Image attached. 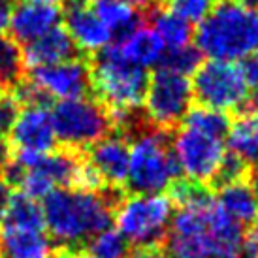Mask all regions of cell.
Masks as SVG:
<instances>
[{
    "instance_id": "cell-1",
    "label": "cell",
    "mask_w": 258,
    "mask_h": 258,
    "mask_svg": "<svg viewBox=\"0 0 258 258\" xmlns=\"http://www.w3.org/2000/svg\"><path fill=\"white\" fill-rule=\"evenodd\" d=\"M172 258H239L243 228L219 206L215 196L181 206L164 239Z\"/></svg>"
},
{
    "instance_id": "cell-2",
    "label": "cell",
    "mask_w": 258,
    "mask_h": 258,
    "mask_svg": "<svg viewBox=\"0 0 258 258\" xmlns=\"http://www.w3.org/2000/svg\"><path fill=\"white\" fill-rule=\"evenodd\" d=\"M43 219L57 247L83 251L85 243L111 226L115 209L98 192L55 188L43 198Z\"/></svg>"
},
{
    "instance_id": "cell-3",
    "label": "cell",
    "mask_w": 258,
    "mask_h": 258,
    "mask_svg": "<svg viewBox=\"0 0 258 258\" xmlns=\"http://www.w3.org/2000/svg\"><path fill=\"white\" fill-rule=\"evenodd\" d=\"M202 55L217 60H236L258 51V10L237 2H219L194 32Z\"/></svg>"
},
{
    "instance_id": "cell-4",
    "label": "cell",
    "mask_w": 258,
    "mask_h": 258,
    "mask_svg": "<svg viewBox=\"0 0 258 258\" xmlns=\"http://www.w3.org/2000/svg\"><path fill=\"white\" fill-rule=\"evenodd\" d=\"M173 130L153 124L128 140L130 158L124 190L128 194H157L181 175L172 145Z\"/></svg>"
},
{
    "instance_id": "cell-5",
    "label": "cell",
    "mask_w": 258,
    "mask_h": 258,
    "mask_svg": "<svg viewBox=\"0 0 258 258\" xmlns=\"http://www.w3.org/2000/svg\"><path fill=\"white\" fill-rule=\"evenodd\" d=\"M91 96L106 109L142 108L149 76L121 55L117 43H108L89 57Z\"/></svg>"
},
{
    "instance_id": "cell-6",
    "label": "cell",
    "mask_w": 258,
    "mask_h": 258,
    "mask_svg": "<svg viewBox=\"0 0 258 258\" xmlns=\"http://www.w3.org/2000/svg\"><path fill=\"white\" fill-rule=\"evenodd\" d=\"M173 204L164 194H128L115 211V222L128 243L136 247H164Z\"/></svg>"
},
{
    "instance_id": "cell-7",
    "label": "cell",
    "mask_w": 258,
    "mask_h": 258,
    "mask_svg": "<svg viewBox=\"0 0 258 258\" xmlns=\"http://www.w3.org/2000/svg\"><path fill=\"white\" fill-rule=\"evenodd\" d=\"M51 119L55 138L62 147L76 151L96 144L113 130L108 109L98 100H93V96L58 102L53 108Z\"/></svg>"
},
{
    "instance_id": "cell-8",
    "label": "cell",
    "mask_w": 258,
    "mask_h": 258,
    "mask_svg": "<svg viewBox=\"0 0 258 258\" xmlns=\"http://www.w3.org/2000/svg\"><path fill=\"white\" fill-rule=\"evenodd\" d=\"M190 85L196 104L217 111H234L249 89L239 64L217 58L202 62Z\"/></svg>"
},
{
    "instance_id": "cell-9",
    "label": "cell",
    "mask_w": 258,
    "mask_h": 258,
    "mask_svg": "<svg viewBox=\"0 0 258 258\" xmlns=\"http://www.w3.org/2000/svg\"><path fill=\"white\" fill-rule=\"evenodd\" d=\"M145 113L153 124L175 130L192 106V85L186 76L157 68L145 93Z\"/></svg>"
},
{
    "instance_id": "cell-10",
    "label": "cell",
    "mask_w": 258,
    "mask_h": 258,
    "mask_svg": "<svg viewBox=\"0 0 258 258\" xmlns=\"http://www.w3.org/2000/svg\"><path fill=\"white\" fill-rule=\"evenodd\" d=\"M173 153L186 179L209 185L224 157V140L181 124L173 130ZM213 190V188H211Z\"/></svg>"
},
{
    "instance_id": "cell-11",
    "label": "cell",
    "mask_w": 258,
    "mask_h": 258,
    "mask_svg": "<svg viewBox=\"0 0 258 258\" xmlns=\"http://www.w3.org/2000/svg\"><path fill=\"white\" fill-rule=\"evenodd\" d=\"M29 79L43 89L51 98H85L91 94V68L89 57H79L53 66H40L27 70Z\"/></svg>"
},
{
    "instance_id": "cell-12",
    "label": "cell",
    "mask_w": 258,
    "mask_h": 258,
    "mask_svg": "<svg viewBox=\"0 0 258 258\" xmlns=\"http://www.w3.org/2000/svg\"><path fill=\"white\" fill-rule=\"evenodd\" d=\"M10 151L49 153L57 147L49 108H23L8 132Z\"/></svg>"
},
{
    "instance_id": "cell-13",
    "label": "cell",
    "mask_w": 258,
    "mask_h": 258,
    "mask_svg": "<svg viewBox=\"0 0 258 258\" xmlns=\"http://www.w3.org/2000/svg\"><path fill=\"white\" fill-rule=\"evenodd\" d=\"M83 155L108 185L124 186L130 158V144L126 138L111 132L96 144L85 147Z\"/></svg>"
},
{
    "instance_id": "cell-14",
    "label": "cell",
    "mask_w": 258,
    "mask_h": 258,
    "mask_svg": "<svg viewBox=\"0 0 258 258\" xmlns=\"http://www.w3.org/2000/svg\"><path fill=\"white\" fill-rule=\"evenodd\" d=\"M62 19V10L49 4L23 0L15 4L10 17V34L17 43H30L55 29Z\"/></svg>"
},
{
    "instance_id": "cell-15",
    "label": "cell",
    "mask_w": 258,
    "mask_h": 258,
    "mask_svg": "<svg viewBox=\"0 0 258 258\" xmlns=\"http://www.w3.org/2000/svg\"><path fill=\"white\" fill-rule=\"evenodd\" d=\"M79 57H87V55H83L78 49L68 30L60 25H57L55 29H51L47 34L40 36L34 42L27 43L23 49L25 70H32L40 66H53Z\"/></svg>"
},
{
    "instance_id": "cell-16",
    "label": "cell",
    "mask_w": 258,
    "mask_h": 258,
    "mask_svg": "<svg viewBox=\"0 0 258 258\" xmlns=\"http://www.w3.org/2000/svg\"><path fill=\"white\" fill-rule=\"evenodd\" d=\"M62 17L66 19L68 34L72 36L78 49L87 57L106 47L113 40L109 29L89 6L66 4V12H62Z\"/></svg>"
},
{
    "instance_id": "cell-17",
    "label": "cell",
    "mask_w": 258,
    "mask_h": 258,
    "mask_svg": "<svg viewBox=\"0 0 258 258\" xmlns=\"http://www.w3.org/2000/svg\"><path fill=\"white\" fill-rule=\"evenodd\" d=\"M217 202L241 228L258 222V196L249 179H239L217 188Z\"/></svg>"
},
{
    "instance_id": "cell-18",
    "label": "cell",
    "mask_w": 258,
    "mask_h": 258,
    "mask_svg": "<svg viewBox=\"0 0 258 258\" xmlns=\"http://www.w3.org/2000/svg\"><path fill=\"white\" fill-rule=\"evenodd\" d=\"M53 245L43 232L0 226V256L51 258Z\"/></svg>"
},
{
    "instance_id": "cell-19",
    "label": "cell",
    "mask_w": 258,
    "mask_h": 258,
    "mask_svg": "<svg viewBox=\"0 0 258 258\" xmlns=\"http://www.w3.org/2000/svg\"><path fill=\"white\" fill-rule=\"evenodd\" d=\"M142 14H144V21L153 25V30L157 32V36L170 49L188 45L192 40V25L177 14H173L172 10H168L164 4H158V6L145 10Z\"/></svg>"
},
{
    "instance_id": "cell-20",
    "label": "cell",
    "mask_w": 258,
    "mask_h": 258,
    "mask_svg": "<svg viewBox=\"0 0 258 258\" xmlns=\"http://www.w3.org/2000/svg\"><path fill=\"white\" fill-rule=\"evenodd\" d=\"M94 14L111 32L115 42H121L144 25V14L122 0H94Z\"/></svg>"
},
{
    "instance_id": "cell-21",
    "label": "cell",
    "mask_w": 258,
    "mask_h": 258,
    "mask_svg": "<svg viewBox=\"0 0 258 258\" xmlns=\"http://www.w3.org/2000/svg\"><path fill=\"white\" fill-rule=\"evenodd\" d=\"M119 45L121 55L128 62L140 68H153L158 64V60L164 53V43L157 36V32L147 27H140L130 36H126L121 42H115Z\"/></svg>"
},
{
    "instance_id": "cell-22",
    "label": "cell",
    "mask_w": 258,
    "mask_h": 258,
    "mask_svg": "<svg viewBox=\"0 0 258 258\" xmlns=\"http://www.w3.org/2000/svg\"><path fill=\"white\" fill-rule=\"evenodd\" d=\"M0 224L8 226V228L45 232V219H43L42 206L23 192L12 194L6 209V215H4Z\"/></svg>"
},
{
    "instance_id": "cell-23",
    "label": "cell",
    "mask_w": 258,
    "mask_h": 258,
    "mask_svg": "<svg viewBox=\"0 0 258 258\" xmlns=\"http://www.w3.org/2000/svg\"><path fill=\"white\" fill-rule=\"evenodd\" d=\"M228 149L237 155L245 164H258V115L237 117L228 130Z\"/></svg>"
},
{
    "instance_id": "cell-24",
    "label": "cell",
    "mask_w": 258,
    "mask_h": 258,
    "mask_svg": "<svg viewBox=\"0 0 258 258\" xmlns=\"http://www.w3.org/2000/svg\"><path fill=\"white\" fill-rule=\"evenodd\" d=\"M181 124L202 130V132H208V134L221 138V140H226L232 119L224 111H217V109L204 108V106L196 104L194 108H190L186 111Z\"/></svg>"
},
{
    "instance_id": "cell-25",
    "label": "cell",
    "mask_w": 258,
    "mask_h": 258,
    "mask_svg": "<svg viewBox=\"0 0 258 258\" xmlns=\"http://www.w3.org/2000/svg\"><path fill=\"white\" fill-rule=\"evenodd\" d=\"M132 249L134 247L128 243V239L113 228L94 234L83 247V251L93 254L94 258H128Z\"/></svg>"
},
{
    "instance_id": "cell-26",
    "label": "cell",
    "mask_w": 258,
    "mask_h": 258,
    "mask_svg": "<svg viewBox=\"0 0 258 258\" xmlns=\"http://www.w3.org/2000/svg\"><path fill=\"white\" fill-rule=\"evenodd\" d=\"M23 49L12 36L0 34V83L4 89L14 87L25 78Z\"/></svg>"
},
{
    "instance_id": "cell-27",
    "label": "cell",
    "mask_w": 258,
    "mask_h": 258,
    "mask_svg": "<svg viewBox=\"0 0 258 258\" xmlns=\"http://www.w3.org/2000/svg\"><path fill=\"white\" fill-rule=\"evenodd\" d=\"M204 62V55L198 47H192L190 43L188 45H183V47H175V49H170L162 53V57L158 60V68H164V70H170L173 74H179V76H190L194 74L200 64Z\"/></svg>"
},
{
    "instance_id": "cell-28",
    "label": "cell",
    "mask_w": 258,
    "mask_h": 258,
    "mask_svg": "<svg viewBox=\"0 0 258 258\" xmlns=\"http://www.w3.org/2000/svg\"><path fill=\"white\" fill-rule=\"evenodd\" d=\"M162 4L188 23H202L213 10L215 0H162Z\"/></svg>"
},
{
    "instance_id": "cell-29",
    "label": "cell",
    "mask_w": 258,
    "mask_h": 258,
    "mask_svg": "<svg viewBox=\"0 0 258 258\" xmlns=\"http://www.w3.org/2000/svg\"><path fill=\"white\" fill-rule=\"evenodd\" d=\"M19 188H21L23 194H27L32 200H43L57 186H55V183L42 170H38V168H27Z\"/></svg>"
},
{
    "instance_id": "cell-30",
    "label": "cell",
    "mask_w": 258,
    "mask_h": 258,
    "mask_svg": "<svg viewBox=\"0 0 258 258\" xmlns=\"http://www.w3.org/2000/svg\"><path fill=\"white\" fill-rule=\"evenodd\" d=\"M21 108L17 106V102L12 98V94L4 91V93H0V134L2 136H6L10 128H12V124H14L15 117L19 115Z\"/></svg>"
},
{
    "instance_id": "cell-31",
    "label": "cell",
    "mask_w": 258,
    "mask_h": 258,
    "mask_svg": "<svg viewBox=\"0 0 258 258\" xmlns=\"http://www.w3.org/2000/svg\"><path fill=\"white\" fill-rule=\"evenodd\" d=\"M239 68H241V74H243L247 87L258 89V51L243 57V62L239 64Z\"/></svg>"
},
{
    "instance_id": "cell-32",
    "label": "cell",
    "mask_w": 258,
    "mask_h": 258,
    "mask_svg": "<svg viewBox=\"0 0 258 258\" xmlns=\"http://www.w3.org/2000/svg\"><path fill=\"white\" fill-rule=\"evenodd\" d=\"M236 117H245V115H258V89H251L247 91L243 96V100L237 104V108L234 109Z\"/></svg>"
},
{
    "instance_id": "cell-33",
    "label": "cell",
    "mask_w": 258,
    "mask_h": 258,
    "mask_svg": "<svg viewBox=\"0 0 258 258\" xmlns=\"http://www.w3.org/2000/svg\"><path fill=\"white\" fill-rule=\"evenodd\" d=\"M243 252L249 256H258V222L243 230Z\"/></svg>"
},
{
    "instance_id": "cell-34",
    "label": "cell",
    "mask_w": 258,
    "mask_h": 258,
    "mask_svg": "<svg viewBox=\"0 0 258 258\" xmlns=\"http://www.w3.org/2000/svg\"><path fill=\"white\" fill-rule=\"evenodd\" d=\"M128 258H172L164 247H136Z\"/></svg>"
},
{
    "instance_id": "cell-35",
    "label": "cell",
    "mask_w": 258,
    "mask_h": 258,
    "mask_svg": "<svg viewBox=\"0 0 258 258\" xmlns=\"http://www.w3.org/2000/svg\"><path fill=\"white\" fill-rule=\"evenodd\" d=\"M12 10H14V0H0V34H2V32L8 29V25H10Z\"/></svg>"
},
{
    "instance_id": "cell-36",
    "label": "cell",
    "mask_w": 258,
    "mask_h": 258,
    "mask_svg": "<svg viewBox=\"0 0 258 258\" xmlns=\"http://www.w3.org/2000/svg\"><path fill=\"white\" fill-rule=\"evenodd\" d=\"M10 198H12V186L0 177V222H2V219H4V215H6Z\"/></svg>"
},
{
    "instance_id": "cell-37",
    "label": "cell",
    "mask_w": 258,
    "mask_h": 258,
    "mask_svg": "<svg viewBox=\"0 0 258 258\" xmlns=\"http://www.w3.org/2000/svg\"><path fill=\"white\" fill-rule=\"evenodd\" d=\"M122 2H126L128 6L136 8V10L140 8V12H145V10H151V8L162 4V0H122Z\"/></svg>"
},
{
    "instance_id": "cell-38",
    "label": "cell",
    "mask_w": 258,
    "mask_h": 258,
    "mask_svg": "<svg viewBox=\"0 0 258 258\" xmlns=\"http://www.w3.org/2000/svg\"><path fill=\"white\" fill-rule=\"evenodd\" d=\"M51 258H76V251L66 249V247H57L51 254Z\"/></svg>"
},
{
    "instance_id": "cell-39",
    "label": "cell",
    "mask_w": 258,
    "mask_h": 258,
    "mask_svg": "<svg viewBox=\"0 0 258 258\" xmlns=\"http://www.w3.org/2000/svg\"><path fill=\"white\" fill-rule=\"evenodd\" d=\"M10 158V147H8V142L4 140V136L0 134V166L6 162Z\"/></svg>"
},
{
    "instance_id": "cell-40",
    "label": "cell",
    "mask_w": 258,
    "mask_h": 258,
    "mask_svg": "<svg viewBox=\"0 0 258 258\" xmlns=\"http://www.w3.org/2000/svg\"><path fill=\"white\" fill-rule=\"evenodd\" d=\"M249 183H251V186L254 188V192H256L258 196V164L256 166H251V170H249Z\"/></svg>"
},
{
    "instance_id": "cell-41",
    "label": "cell",
    "mask_w": 258,
    "mask_h": 258,
    "mask_svg": "<svg viewBox=\"0 0 258 258\" xmlns=\"http://www.w3.org/2000/svg\"><path fill=\"white\" fill-rule=\"evenodd\" d=\"M93 2L94 0H66V4H72V6H89Z\"/></svg>"
},
{
    "instance_id": "cell-42",
    "label": "cell",
    "mask_w": 258,
    "mask_h": 258,
    "mask_svg": "<svg viewBox=\"0 0 258 258\" xmlns=\"http://www.w3.org/2000/svg\"><path fill=\"white\" fill-rule=\"evenodd\" d=\"M241 6L245 8H252V10H258V0H237Z\"/></svg>"
},
{
    "instance_id": "cell-43",
    "label": "cell",
    "mask_w": 258,
    "mask_h": 258,
    "mask_svg": "<svg viewBox=\"0 0 258 258\" xmlns=\"http://www.w3.org/2000/svg\"><path fill=\"white\" fill-rule=\"evenodd\" d=\"M27 2H36V4H49V6H58L64 0H27Z\"/></svg>"
},
{
    "instance_id": "cell-44",
    "label": "cell",
    "mask_w": 258,
    "mask_h": 258,
    "mask_svg": "<svg viewBox=\"0 0 258 258\" xmlns=\"http://www.w3.org/2000/svg\"><path fill=\"white\" fill-rule=\"evenodd\" d=\"M76 258H94L93 254H89V252H85V251H78L76 252Z\"/></svg>"
},
{
    "instance_id": "cell-45",
    "label": "cell",
    "mask_w": 258,
    "mask_h": 258,
    "mask_svg": "<svg viewBox=\"0 0 258 258\" xmlns=\"http://www.w3.org/2000/svg\"><path fill=\"white\" fill-rule=\"evenodd\" d=\"M4 91H8V89H4V87H2V83H0V93H4Z\"/></svg>"
},
{
    "instance_id": "cell-46",
    "label": "cell",
    "mask_w": 258,
    "mask_h": 258,
    "mask_svg": "<svg viewBox=\"0 0 258 258\" xmlns=\"http://www.w3.org/2000/svg\"><path fill=\"white\" fill-rule=\"evenodd\" d=\"M215 2H224V0H215Z\"/></svg>"
},
{
    "instance_id": "cell-47",
    "label": "cell",
    "mask_w": 258,
    "mask_h": 258,
    "mask_svg": "<svg viewBox=\"0 0 258 258\" xmlns=\"http://www.w3.org/2000/svg\"><path fill=\"white\" fill-rule=\"evenodd\" d=\"M0 258H12V256H0Z\"/></svg>"
},
{
    "instance_id": "cell-48",
    "label": "cell",
    "mask_w": 258,
    "mask_h": 258,
    "mask_svg": "<svg viewBox=\"0 0 258 258\" xmlns=\"http://www.w3.org/2000/svg\"><path fill=\"white\" fill-rule=\"evenodd\" d=\"M249 258H258V256H249Z\"/></svg>"
}]
</instances>
